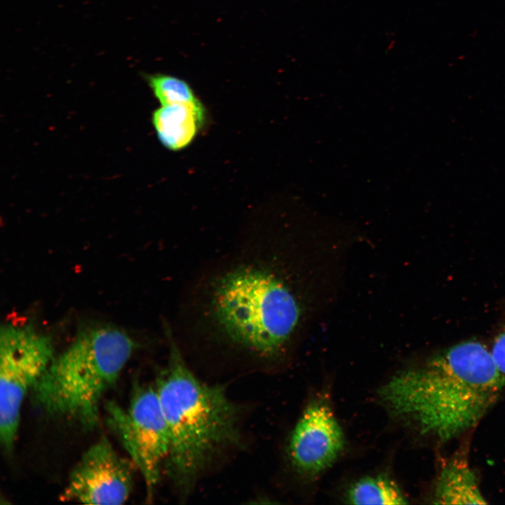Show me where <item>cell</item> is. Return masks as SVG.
I'll return each mask as SVG.
<instances>
[{
	"instance_id": "cell-1",
	"label": "cell",
	"mask_w": 505,
	"mask_h": 505,
	"mask_svg": "<svg viewBox=\"0 0 505 505\" xmlns=\"http://www.w3.org/2000/svg\"><path fill=\"white\" fill-rule=\"evenodd\" d=\"M504 388L490 351L469 340L393 376L379 394L394 416L445 443L474 427Z\"/></svg>"
},
{
	"instance_id": "cell-2",
	"label": "cell",
	"mask_w": 505,
	"mask_h": 505,
	"mask_svg": "<svg viewBox=\"0 0 505 505\" xmlns=\"http://www.w3.org/2000/svg\"><path fill=\"white\" fill-rule=\"evenodd\" d=\"M275 257H245L209 285L208 325L225 342L264 358L284 351L295 334L302 305Z\"/></svg>"
},
{
	"instance_id": "cell-3",
	"label": "cell",
	"mask_w": 505,
	"mask_h": 505,
	"mask_svg": "<svg viewBox=\"0 0 505 505\" xmlns=\"http://www.w3.org/2000/svg\"><path fill=\"white\" fill-rule=\"evenodd\" d=\"M168 365L156 387L167 423L168 477L188 494L202 472L225 449L241 439V410L220 385L208 384L189 368L172 337Z\"/></svg>"
},
{
	"instance_id": "cell-4",
	"label": "cell",
	"mask_w": 505,
	"mask_h": 505,
	"mask_svg": "<svg viewBox=\"0 0 505 505\" xmlns=\"http://www.w3.org/2000/svg\"><path fill=\"white\" fill-rule=\"evenodd\" d=\"M135 344L123 330L108 325L85 327L50 364L32 390L46 413L91 428L101 400L117 380Z\"/></svg>"
},
{
	"instance_id": "cell-5",
	"label": "cell",
	"mask_w": 505,
	"mask_h": 505,
	"mask_svg": "<svg viewBox=\"0 0 505 505\" xmlns=\"http://www.w3.org/2000/svg\"><path fill=\"white\" fill-rule=\"evenodd\" d=\"M50 337L30 325L1 326L0 332V440L13 447L21 406L54 358Z\"/></svg>"
},
{
	"instance_id": "cell-6",
	"label": "cell",
	"mask_w": 505,
	"mask_h": 505,
	"mask_svg": "<svg viewBox=\"0 0 505 505\" xmlns=\"http://www.w3.org/2000/svg\"><path fill=\"white\" fill-rule=\"evenodd\" d=\"M107 421L144 479L152 497L161 478L170 446L167 423L156 389L141 387L128 407L105 405Z\"/></svg>"
},
{
	"instance_id": "cell-7",
	"label": "cell",
	"mask_w": 505,
	"mask_h": 505,
	"mask_svg": "<svg viewBox=\"0 0 505 505\" xmlns=\"http://www.w3.org/2000/svg\"><path fill=\"white\" fill-rule=\"evenodd\" d=\"M132 464L106 438H100L74 468L61 499L87 504H123L133 490Z\"/></svg>"
},
{
	"instance_id": "cell-8",
	"label": "cell",
	"mask_w": 505,
	"mask_h": 505,
	"mask_svg": "<svg viewBox=\"0 0 505 505\" xmlns=\"http://www.w3.org/2000/svg\"><path fill=\"white\" fill-rule=\"evenodd\" d=\"M345 444L344 432L330 405L314 400L298 419L288 443L293 467L302 475L314 478L330 468Z\"/></svg>"
},
{
	"instance_id": "cell-9",
	"label": "cell",
	"mask_w": 505,
	"mask_h": 505,
	"mask_svg": "<svg viewBox=\"0 0 505 505\" xmlns=\"http://www.w3.org/2000/svg\"><path fill=\"white\" fill-rule=\"evenodd\" d=\"M206 119V109L200 101L161 105L153 112L152 121L162 145L179 151L191 143Z\"/></svg>"
},
{
	"instance_id": "cell-10",
	"label": "cell",
	"mask_w": 505,
	"mask_h": 505,
	"mask_svg": "<svg viewBox=\"0 0 505 505\" xmlns=\"http://www.w3.org/2000/svg\"><path fill=\"white\" fill-rule=\"evenodd\" d=\"M433 503L485 504L477 477L463 454H455L442 467L437 478Z\"/></svg>"
},
{
	"instance_id": "cell-11",
	"label": "cell",
	"mask_w": 505,
	"mask_h": 505,
	"mask_svg": "<svg viewBox=\"0 0 505 505\" xmlns=\"http://www.w3.org/2000/svg\"><path fill=\"white\" fill-rule=\"evenodd\" d=\"M346 499L353 504H404L406 498L398 486L386 476L361 478L352 484Z\"/></svg>"
},
{
	"instance_id": "cell-12",
	"label": "cell",
	"mask_w": 505,
	"mask_h": 505,
	"mask_svg": "<svg viewBox=\"0 0 505 505\" xmlns=\"http://www.w3.org/2000/svg\"><path fill=\"white\" fill-rule=\"evenodd\" d=\"M149 84L161 105L196 103L200 100L190 86L174 76L156 74L149 78Z\"/></svg>"
},
{
	"instance_id": "cell-13",
	"label": "cell",
	"mask_w": 505,
	"mask_h": 505,
	"mask_svg": "<svg viewBox=\"0 0 505 505\" xmlns=\"http://www.w3.org/2000/svg\"><path fill=\"white\" fill-rule=\"evenodd\" d=\"M490 353L498 370L505 378V328L494 339Z\"/></svg>"
}]
</instances>
